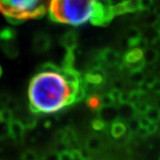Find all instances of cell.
<instances>
[{"mask_svg":"<svg viewBox=\"0 0 160 160\" xmlns=\"http://www.w3.org/2000/svg\"><path fill=\"white\" fill-rule=\"evenodd\" d=\"M25 126L19 120L12 119L9 123V132L10 136L15 141H20L23 137Z\"/></svg>","mask_w":160,"mask_h":160,"instance_id":"obj_6","label":"cell"},{"mask_svg":"<svg viewBox=\"0 0 160 160\" xmlns=\"http://www.w3.org/2000/svg\"><path fill=\"white\" fill-rule=\"evenodd\" d=\"M103 126V121H100V120H98L96 122H94V127H95V129H101V128H102Z\"/></svg>","mask_w":160,"mask_h":160,"instance_id":"obj_14","label":"cell"},{"mask_svg":"<svg viewBox=\"0 0 160 160\" xmlns=\"http://www.w3.org/2000/svg\"><path fill=\"white\" fill-rule=\"evenodd\" d=\"M87 103H88V106L92 109H97L100 107V105L102 103V100L98 96H92L89 98Z\"/></svg>","mask_w":160,"mask_h":160,"instance_id":"obj_11","label":"cell"},{"mask_svg":"<svg viewBox=\"0 0 160 160\" xmlns=\"http://www.w3.org/2000/svg\"><path fill=\"white\" fill-rule=\"evenodd\" d=\"M62 44L68 48L69 51H71L76 46V36L74 33H68L63 37Z\"/></svg>","mask_w":160,"mask_h":160,"instance_id":"obj_7","label":"cell"},{"mask_svg":"<svg viewBox=\"0 0 160 160\" xmlns=\"http://www.w3.org/2000/svg\"><path fill=\"white\" fill-rule=\"evenodd\" d=\"M86 80L89 82V83H92V84H99L100 82H102V77L100 76L97 73H93V74H88L86 76Z\"/></svg>","mask_w":160,"mask_h":160,"instance_id":"obj_12","label":"cell"},{"mask_svg":"<svg viewBox=\"0 0 160 160\" xmlns=\"http://www.w3.org/2000/svg\"><path fill=\"white\" fill-rule=\"evenodd\" d=\"M8 135H10L9 132V123L2 121L0 122V140L5 139Z\"/></svg>","mask_w":160,"mask_h":160,"instance_id":"obj_9","label":"cell"},{"mask_svg":"<svg viewBox=\"0 0 160 160\" xmlns=\"http://www.w3.org/2000/svg\"><path fill=\"white\" fill-rule=\"evenodd\" d=\"M22 160H38V156H37V154L35 153L34 151L29 150V151H26V152L22 155Z\"/></svg>","mask_w":160,"mask_h":160,"instance_id":"obj_13","label":"cell"},{"mask_svg":"<svg viewBox=\"0 0 160 160\" xmlns=\"http://www.w3.org/2000/svg\"><path fill=\"white\" fill-rule=\"evenodd\" d=\"M98 0H52L49 15L52 22L80 26L91 22Z\"/></svg>","mask_w":160,"mask_h":160,"instance_id":"obj_2","label":"cell"},{"mask_svg":"<svg viewBox=\"0 0 160 160\" xmlns=\"http://www.w3.org/2000/svg\"><path fill=\"white\" fill-rule=\"evenodd\" d=\"M52 0H0V12L12 22H23L44 16Z\"/></svg>","mask_w":160,"mask_h":160,"instance_id":"obj_3","label":"cell"},{"mask_svg":"<svg viewBox=\"0 0 160 160\" xmlns=\"http://www.w3.org/2000/svg\"><path fill=\"white\" fill-rule=\"evenodd\" d=\"M116 16L112 0H98L91 23L95 26H107Z\"/></svg>","mask_w":160,"mask_h":160,"instance_id":"obj_4","label":"cell"},{"mask_svg":"<svg viewBox=\"0 0 160 160\" xmlns=\"http://www.w3.org/2000/svg\"><path fill=\"white\" fill-rule=\"evenodd\" d=\"M159 110L157 109H149L147 111V116H146V118L149 120V121H155V120H158L159 118Z\"/></svg>","mask_w":160,"mask_h":160,"instance_id":"obj_10","label":"cell"},{"mask_svg":"<svg viewBox=\"0 0 160 160\" xmlns=\"http://www.w3.org/2000/svg\"><path fill=\"white\" fill-rule=\"evenodd\" d=\"M126 63L129 66H135L137 69L142 67L144 62V53L140 48H134L127 52L125 56Z\"/></svg>","mask_w":160,"mask_h":160,"instance_id":"obj_5","label":"cell"},{"mask_svg":"<svg viewBox=\"0 0 160 160\" xmlns=\"http://www.w3.org/2000/svg\"><path fill=\"white\" fill-rule=\"evenodd\" d=\"M126 131V127L124 126V124L120 123V122H116L112 126L111 132L115 137H120L122 136V134Z\"/></svg>","mask_w":160,"mask_h":160,"instance_id":"obj_8","label":"cell"},{"mask_svg":"<svg viewBox=\"0 0 160 160\" xmlns=\"http://www.w3.org/2000/svg\"><path fill=\"white\" fill-rule=\"evenodd\" d=\"M85 83L71 65L47 64L31 78L28 88L29 108L38 114H52L85 96Z\"/></svg>","mask_w":160,"mask_h":160,"instance_id":"obj_1","label":"cell"},{"mask_svg":"<svg viewBox=\"0 0 160 160\" xmlns=\"http://www.w3.org/2000/svg\"><path fill=\"white\" fill-rule=\"evenodd\" d=\"M1 74H2V69H1V67H0V77H1Z\"/></svg>","mask_w":160,"mask_h":160,"instance_id":"obj_15","label":"cell"}]
</instances>
